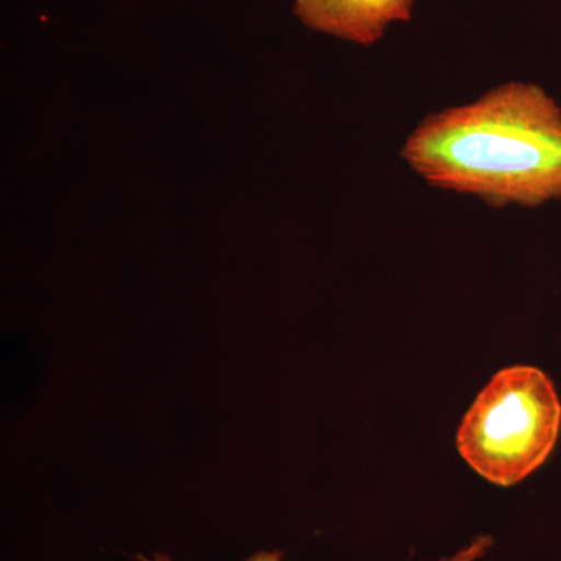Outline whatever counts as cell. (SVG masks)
I'll use <instances>...</instances> for the list:
<instances>
[{"label": "cell", "mask_w": 561, "mask_h": 561, "mask_svg": "<svg viewBox=\"0 0 561 561\" xmlns=\"http://www.w3.org/2000/svg\"><path fill=\"white\" fill-rule=\"evenodd\" d=\"M493 538L481 535V537L474 538L470 545L465 546L463 549L453 553L449 557H443L437 561H479L489 553L491 546H493ZM140 561H172L164 553H154L153 559H147V557L139 556ZM245 561H283V552L279 551H260L253 553Z\"/></svg>", "instance_id": "277c9868"}, {"label": "cell", "mask_w": 561, "mask_h": 561, "mask_svg": "<svg viewBox=\"0 0 561 561\" xmlns=\"http://www.w3.org/2000/svg\"><path fill=\"white\" fill-rule=\"evenodd\" d=\"M561 430V402L545 371L513 365L478 394L457 431L461 459L493 485L513 486L551 456Z\"/></svg>", "instance_id": "7a4b0ae2"}, {"label": "cell", "mask_w": 561, "mask_h": 561, "mask_svg": "<svg viewBox=\"0 0 561 561\" xmlns=\"http://www.w3.org/2000/svg\"><path fill=\"white\" fill-rule=\"evenodd\" d=\"M415 0H295L294 13L312 31L373 46L393 24L412 20Z\"/></svg>", "instance_id": "3957f363"}, {"label": "cell", "mask_w": 561, "mask_h": 561, "mask_svg": "<svg viewBox=\"0 0 561 561\" xmlns=\"http://www.w3.org/2000/svg\"><path fill=\"white\" fill-rule=\"evenodd\" d=\"M401 158L432 187L537 208L561 201V108L538 84L511 81L424 117Z\"/></svg>", "instance_id": "6da1fadb"}]
</instances>
